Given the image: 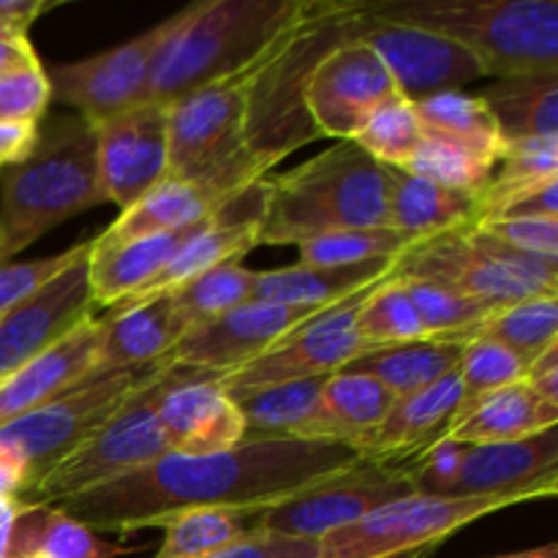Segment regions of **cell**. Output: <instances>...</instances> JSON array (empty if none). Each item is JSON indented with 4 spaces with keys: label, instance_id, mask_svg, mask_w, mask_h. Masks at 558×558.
<instances>
[{
    "label": "cell",
    "instance_id": "cell-46",
    "mask_svg": "<svg viewBox=\"0 0 558 558\" xmlns=\"http://www.w3.org/2000/svg\"><path fill=\"white\" fill-rule=\"evenodd\" d=\"M52 101L47 71L41 60L16 65L0 74V120H31L38 123Z\"/></svg>",
    "mask_w": 558,
    "mask_h": 558
},
{
    "label": "cell",
    "instance_id": "cell-39",
    "mask_svg": "<svg viewBox=\"0 0 558 558\" xmlns=\"http://www.w3.org/2000/svg\"><path fill=\"white\" fill-rule=\"evenodd\" d=\"M256 276L259 272L248 270L240 262H223V265L210 267L202 276L191 278L183 287L172 289V300L180 314L185 316L189 327L210 322L238 305L251 303L256 289Z\"/></svg>",
    "mask_w": 558,
    "mask_h": 558
},
{
    "label": "cell",
    "instance_id": "cell-15",
    "mask_svg": "<svg viewBox=\"0 0 558 558\" xmlns=\"http://www.w3.org/2000/svg\"><path fill=\"white\" fill-rule=\"evenodd\" d=\"M167 123L169 107L153 101L93 123L104 202L125 210L167 178Z\"/></svg>",
    "mask_w": 558,
    "mask_h": 558
},
{
    "label": "cell",
    "instance_id": "cell-20",
    "mask_svg": "<svg viewBox=\"0 0 558 558\" xmlns=\"http://www.w3.org/2000/svg\"><path fill=\"white\" fill-rule=\"evenodd\" d=\"M156 412L174 456H216L245 441V420L238 403L221 392L216 376L202 371H174Z\"/></svg>",
    "mask_w": 558,
    "mask_h": 558
},
{
    "label": "cell",
    "instance_id": "cell-29",
    "mask_svg": "<svg viewBox=\"0 0 558 558\" xmlns=\"http://www.w3.org/2000/svg\"><path fill=\"white\" fill-rule=\"evenodd\" d=\"M505 142L558 140V69L496 76L483 93Z\"/></svg>",
    "mask_w": 558,
    "mask_h": 558
},
{
    "label": "cell",
    "instance_id": "cell-44",
    "mask_svg": "<svg viewBox=\"0 0 558 558\" xmlns=\"http://www.w3.org/2000/svg\"><path fill=\"white\" fill-rule=\"evenodd\" d=\"M357 332L368 347L428 341L412 300L392 276H387L363 303L357 314Z\"/></svg>",
    "mask_w": 558,
    "mask_h": 558
},
{
    "label": "cell",
    "instance_id": "cell-51",
    "mask_svg": "<svg viewBox=\"0 0 558 558\" xmlns=\"http://www.w3.org/2000/svg\"><path fill=\"white\" fill-rule=\"evenodd\" d=\"M41 125L31 120H0V167H16L33 153Z\"/></svg>",
    "mask_w": 558,
    "mask_h": 558
},
{
    "label": "cell",
    "instance_id": "cell-9",
    "mask_svg": "<svg viewBox=\"0 0 558 558\" xmlns=\"http://www.w3.org/2000/svg\"><path fill=\"white\" fill-rule=\"evenodd\" d=\"M537 499H545L539 490L501 496H403L316 539L319 558H428L469 523Z\"/></svg>",
    "mask_w": 558,
    "mask_h": 558
},
{
    "label": "cell",
    "instance_id": "cell-36",
    "mask_svg": "<svg viewBox=\"0 0 558 558\" xmlns=\"http://www.w3.org/2000/svg\"><path fill=\"white\" fill-rule=\"evenodd\" d=\"M325 381L327 376L287 381L238 398L234 403L245 420V439H292L319 407Z\"/></svg>",
    "mask_w": 558,
    "mask_h": 558
},
{
    "label": "cell",
    "instance_id": "cell-3",
    "mask_svg": "<svg viewBox=\"0 0 558 558\" xmlns=\"http://www.w3.org/2000/svg\"><path fill=\"white\" fill-rule=\"evenodd\" d=\"M368 227H390V174L352 140L267 180L259 245H300Z\"/></svg>",
    "mask_w": 558,
    "mask_h": 558
},
{
    "label": "cell",
    "instance_id": "cell-5",
    "mask_svg": "<svg viewBox=\"0 0 558 558\" xmlns=\"http://www.w3.org/2000/svg\"><path fill=\"white\" fill-rule=\"evenodd\" d=\"M365 11L461 44L494 80L558 69L556 0H379Z\"/></svg>",
    "mask_w": 558,
    "mask_h": 558
},
{
    "label": "cell",
    "instance_id": "cell-37",
    "mask_svg": "<svg viewBox=\"0 0 558 558\" xmlns=\"http://www.w3.org/2000/svg\"><path fill=\"white\" fill-rule=\"evenodd\" d=\"M396 281L401 283L407 298L412 300L414 314H417L428 341H450L463 347V343L477 336L485 319L494 314L490 305L463 298V294L436 287V283L407 281V278H396Z\"/></svg>",
    "mask_w": 558,
    "mask_h": 558
},
{
    "label": "cell",
    "instance_id": "cell-52",
    "mask_svg": "<svg viewBox=\"0 0 558 558\" xmlns=\"http://www.w3.org/2000/svg\"><path fill=\"white\" fill-rule=\"evenodd\" d=\"M523 381H526L545 403L558 407V343L548 347L539 357H534L532 363H529L526 379Z\"/></svg>",
    "mask_w": 558,
    "mask_h": 558
},
{
    "label": "cell",
    "instance_id": "cell-27",
    "mask_svg": "<svg viewBox=\"0 0 558 558\" xmlns=\"http://www.w3.org/2000/svg\"><path fill=\"white\" fill-rule=\"evenodd\" d=\"M558 425V407L545 403L526 381L501 387L458 409L447 439L461 445H496L543 434Z\"/></svg>",
    "mask_w": 558,
    "mask_h": 558
},
{
    "label": "cell",
    "instance_id": "cell-31",
    "mask_svg": "<svg viewBox=\"0 0 558 558\" xmlns=\"http://www.w3.org/2000/svg\"><path fill=\"white\" fill-rule=\"evenodd\" d=\"M396 259L363 262V265L347 267H308L292 265L281 270H265L256 276L254 298L256 303L276 305H303V308H327L341 300L352 298L354 292L368 283L379 281L392 270Z\"/></svg>",
    "mask_w": 558,
    "mask_h": 558
},
{
    "label": "cell",
    "instance_id": "cell-25",
    "mask_svg": "<svg viewBox=\"0 0 558 558\" xmlns=\"http://www.w3.org/2000/svg\"><path fill=\"white\" fill-rule=\"evenodd\" d=\"M191 229L120 240V243H101L98 238L90 240L87 287H90L93 308L96 305L114 308V305L134 298L140 289H145L169 265V259L178 254Z\"/></svg>",
    "mask_w": 558,
    "mask_h": 558
},
{
    "label": "cell",
    "instance_id": "cell-56",
    "mask_svg": "<svg viewBox=\"0 0 558 558\" xmlns=\"http://www.w3.org/2000/svg\"><path fill=\"white\" fill-rule=\"evenodd\" d=\"M494 558H558V545H543V548L521 550V554H507V556H494Z\"/></svg>",
    "mask_w": 558,
    "mask_h": 558
},
{
    "label": "cell",
    "instance_id": "cell-41",
    "mask_svg": "<svg viewBox=\"0 0 558 558\" xmlns=\"http://www.w3.org/2000/svg\"><path fill=\"white\" fill-rule=\"evenodd\" d=\"M412 240L392 227L341 229L300 243L298 265L308 267H347L376 259H396Z\"/></svg>",
    "mask_w": 558,
    "mask_h": 558
},
{
    "label": "cell",
    "instance_id": "cell-1",
    "mask_svg": "<svg viewBox=\"0 0 558 558\" xmlns=\"http://www.w3.org/2000/svg\"><path fill=\"white\" fill-rule=\"evenodd\" d=\"M357 461L352 447L336 441L245 439L216 456L167 452L147 466L69 496L54 507L93 532L131 534L158 529L178 512L199 507L259 512Z\"/></svg>",
    "mask_w": 558,
    "mask_h": 558
},
{
    "label": "cell",
    "instance_id": "cell-6",
    "mask_svg": "<svg viewBox=\"0 0 558 558\" xmlns=\"http://www.w3.org/2000/svg\"><path fill=\"white\" fill-rule=\"evenodd\" d=\"M300 0H202L158 54L142 101L178 98L238 76L292 20Z\"/></svg>",
    "mask_w": 558,
    "mask_h": 558
},
{
    "label": "cell",
    "instance_id": "cell-50",
    "mask_svg": "<svg viewBox=\"0 0 558 558\" xmlns=\"http://www.w3.org/2000/svg\"><path fill=\"white\" fill-rule=\"evenodd\" d=\"M490 218H558V178H548L507 196L483 221Z\"/></svg>",
    "mask_w": 558,
    "mask_h": 558
},
{
    "label": "cell",
    "instance_id": "cell-40",
    "mask_svg": "<svg viewBox=\"0 0 558 558\" xmlns=\"http://www.w3.org/2000/svg\"><path fill=\"white\" fill-rule=\"evenodd\" d=\"M403 169L420 174V178L434 180V183L445 185V189L480 196L488 189L490 178H494L496 161L480 156V153L466 150V147L456 145V142L441 140V136L423 134V142H420V147Z\"/></svg>",
    "mask_w": 558,
    "mask_h": 558
},
{
    "label": "cell",
    "instance_id": "cell-16",
    "mask_svg": "<svg viewBox=\"0 0 558 558\" xmlns=\"http://www.w3.org/2000/svg\"><path fill=\"white\" fill-rule=\"evenodd\" d=\"M330 308V305H327ZM325 308H303V305L251 303L238 305L210 322L191 327L178 347L167 354L169 365L202 371L207 376H221L243 368L245 363L265 354L272 343L314 319Z\"/></svg>",
    "mask_w": 558,
    "mask_h": 558
},
{
    "label": "cell",
    "instance_id": "cell-19",
    "mask_svg": "<svg viewBox=\"0 0 558 558\" xmlns=\"http://www.w3.org/2000/svg\"><path fill=\"white\" fill-rule=\"evenodd\" d=\"M87 256H90V240L82 243L80 254L58 276L49 278L31 298L0 316V381L54 347L76 325L90 319L93 300L87 287Z\"/></svg>",
    "mask_w": 558,
    "mask_h": 558
},
{
    "label": "cell",
    "instance_id": "cell-17",
    "mask_svg": "<svg viewBox=\"0 0 558 558\" xmlns=\"http://www.w3.org/2000/svg\"><path fill=\"white\" fill-rule=\"evenodd\" d=\"M401 96L390 71L365 41H347L327 52L311 74L305 109L319 136L349 142L374 109Z\"/></svg>",
    "mask_w": 558,
    "mask_h": 558
},
{
    "label": "cell",
    "instance_id": "cell-10",
    "mask_svg": "<svg viewBox=\"0 0 558 558\" xmlns=\"http://www.w3.org/2000/svg\"><path fill=\"white\" fill-rule=\"evenodd\" d=\"M174 371L178 365H169L167 360L153 365L150 376L123 403V409L85 445L63 458L22 501L58 505L69 496L112 483V480L167 456L169 445L161 423H158L156 407L161 392L172 381Z\"/></svg>",
    "mask_w": 558,
    "mask_h": 558
},
{
    "label": "cell",
    "instance_id": "cell-13",
    "mask_svg": "<svg viewBox=\"0 0 558 558\" xmlns=\"http://www.w3.org/2000/svg\"><path fill=\"white\" fill-rule=\"evenodd\" d=\"M191 9L194 3L107 52L76 60V63L52 65L47 71L52 98L65 107H74L76 114L90 123L142 104L158 54L178 33V27L189 20Z\"/></svg>",
    "mask_w": 558,
    "mask_h": 558
},
{
    "label": "cell",
    "instance_id": "cell-57",
    "mask_svg": "<svg viewBox=\"0 0 558 558\" xmlns=\"http://www.w3.org/2000/svg\"><path fill=\"white\" fill-rule=\"evenodd\" d=\"M0 38H14V36H9V33H3V31H0ZM20 38H25V36H20Z\"/></svg>",
    "mask_w": 558,
    "mask_h": 558
},
{
    "label": "cell",
    "instance_id": "cell-26",
    "mask_svg": "<svg viewBox=\"0 0 558 558\" xmlns=\"http://www.w3.org/2000/svg\"><path fill=\"white\" fill-rule=\"evenodd\" d=\"M396 398V392L371 376L338 371L327 376L319 407L314 409L308 423L294 430L292 439L336 441V445L354 447V441L363 439L385 420Z\"/></svg>",
    "mask_w": 558,
    "mask_h": 558
},
{
    "label": "cell",
    "instance_id": "cell-35",
    "mask_svg": "<svg viewBox=\"0 0 558 558\" xmlns=\"http://www.w3.org/2000/svg\"><path fill=\"white\" fill-rule=\"evenodd\" d=\"M254 515L240 507H199L163 523L161 548L153 558H210L254 532Z\"/></svg>",
    "mask_w": 558,
    "mask_h": 558
},
{
    "label": "cell",
    "instance_id": "cell-53",
    "mask_svg": "<svg viewBox=\"0 0 558 558\" xmlns=\"http://www.w3.org/2000/svg\"><path fill=\"white\" fill-rule=\"evenodd\" d=\"M52 5L47 0H0V31L14 38L27 36L33 22Z\"/></svg>",
    "mask_w": 558,
    "mask_h": 558
},
{
    "label": "cell",
    "instance_id": "cell-11",
    "mask_svg": "<svg viewBox=\"0 0 558 558\" xmlns=\"http://www.w3.org/2000/svg\"><path fill=\"white\" fill-rule=\"evenodd\" d=\"M385 278L368 283L365 289L354 292L352 298L330 305L322 314H316L314 319L294 327L289 336L272 343L265 354L245 363L243 368L218 376L216 385L232 401H238V398L248 396V392L265 390V387L316 379V376H332L343 371L352 360H357L360 354L371 349L357 332V314L365 300H368V294Z\"/></svg>",
    "mask_w": 558,
    "mask_h": 558
},
{
    "label": "cell",
    "instance_id": "cell-42",
    "mask_svg": "<svg viewBox=\"0 0 558 558\" xmlns=\"http://www.w3.org/2000/svg\"><path fill=\"white\" fill-rule=\"evenodd\" d=\"M499 161L501 169L494 172L488 189L477 196V221L488 218L507 196L558 178V140L510 142Z\"/></svg>",
    "mask_w": 558,
    "mask_h": 558
},
{
    "label": "cell",
    "instance_id": "cell-45",
    "mask_svg": "<svg viewBox=\"0 0 558 558\" xmlns=\"http://www.w3.org/2000/svg\"><path fill=\"white\" fill-rule=\"evenodd\" d=\"M529 363L518 357L512 349L501 347V343L490 341V338H472L463 343L461 363H458V376H461V407L466 409L477 398L488 396V392L501 390V387L518 385L526 379Z\"/></svg>",
    "mask_w": 558,
    "mask_h": 558
},
{
    "label": "cell",
    "instance_id": "cell-55",
    "mask_svg": "<svg viewBox=\"0 0 558 558\" xmlns=\"http://www.w3.org/2000/svg\"><path fill=\"white\" fill-rule=\"evenodd\" d=\"M16 507H20V499H14V496H0V558H5V545H9V532L11 523H14Z\"/></svg>",
    "mask_w": 558,
    "mask_h": 558
},
{
    "label": "cell",
    "instance_id": "cell-18",
    "mask_svg": "<svg viewBox=\"0 0 558 558\" xmlns=\"http://www.w3.org/2000/svg\"><path fill=\"white\" fill-rule=\"evenodd\" d=\"M357 41H365L379 54L398 93L412 104L488 76L480 60L461 44L423 27L374 20L368 11L360 22Z\"/></svg>",
    "mask_w": 558,
    "mask_h": 558
},
{
    "label": "cell",
    "instance_id": "cell-7",
    "mask_svg": "<svg viewBox=\"0 0 558 558\" xmlns=\"http://www.w3.org/2000/svg\"><path fill=\"white\" fill-rule=\"evenodd\" d=\"M245 71L169 104L167 178L221 196L265 178L245 142Z\"/></svg>",
    "mask_w": 558,
    "mask_h": 558
},
{
    "label": "cell",
    "instance_id": "cell-12",
    "mask_svg": "<svg viewBox=\"0 0 558 558\" xmlns=\"http://www.w3.org/2000/svg\"><path fill=\"white\" fill-rule=\"evenodd\" d=\"M412 494L409 466L357 461L311 485L303 494L259 510L254 515V529L287 534V537L322 539L325 534L349 526L379 507Z\"/></svg>",
    "mask_w": 558,
    "mask_h": 558
},
{
    "label": "cell",
    "instance_id": "cell-47",
    "mask_svg": "<svg viewBox=\"0 0 558 558\" xmlns=\"http://www.w3.org/2000/svg\"><path fill=\"white\" fill-rule=\"evenodd\" d=\"M474 227L510 248L543 259H558V218H490L477 221Z\"/></svg>",
    "mask_w": 558,
    "mask_h": 558
},
{
    "label": "cell",
    "instance_id": "cell-30",
    "mask_svg": "<svg viewBox=\"0 0 558 558\" xmlns=\"http://www.w3.org/2000/svg\"><path fill=\"white\" fill-rule=\"evenodd\" d=\"M123 545L107 543L93 529L54 505L20 501L5 558H118Z\"/></svg>",
    "mask_w": 558,
    "mask_h": 558
},
{
    "label": "cell",
    "instance_id": "cell-14",
    "mask_svg": "<svg viewBox=\"0 0 558 558\" xmlns=\"http://www.w3.org/2000/svg\"><path fill=\"white\" fill-rule=\"evenodd\" d=\"M392 278L425 281L445 287L450 292L472 298L490 305L494 311L539 294H556L539 287L532 278L521 276L512 267L501 265L483 245L474 240L472 227L450 229V232L430 234L412 240L392 262Z\"/></svg>",
    "mask_w": 558,
    "mask_h": 558
},
{
    "label": "cell",
    "instance_id": "cell-49",
    "mask_svg": "<svg viewBox=\"0 0 558 558\" xmlns=\"http://www.w3.org/2000/svg\"><path fill=\"white\" fill-rule=\"evenodd\" d=\"M210 558H319V543L254 529L245 539Z\"/></svg>",
    "mask_w": 558,
    "mask_h": 558
},
{
    "label": "cell",
    "instance_id": "cell-23",
    "mask_svg": "<svg viewBox=\"0 0 558 558\" xmlns=\"http://www.w3.org/2000/svg\"><path fill=\"white\" fill-rule=\"evenodd\" d=\"M98 341H101V319L90 316L54 347L0 381V425L44 407L85 379L96 368Z\"/></svg>",
    "mask_w": 558,
    "mask_h": 558
},
{
    "label": "cell",
    "instance_id": "cell-38",
    "mask_svg": "<svg viewBox=\"0 0 558 558\" xmlns=\"http://www.w3.org/2000/svg\"><path fill=\"white\" fill-rule=\"evenodd\" d=\"M477 336L490 338V341L512 349L526 363H532L545 349L558 343V298L556 294H539V298H526L505 305L485 319Z\"/></svg>",
    "mask_w": 558,
    "mask_h": 558
},
{
    "label": "cell",
    "instance_id": "cell-2",
    "mask_svg": "<svg viewBox=\"0 0 558 558\" xmlns=\"http://www.w3.org/2000/svg\"><path fill=\"white\" fill-rule=\"evenodd\" d=\"M365 3L300 0L292 20L245 71V142L262 174L319 140L305 109L311 74L327 52L354 41Z\"/></svg>",
    "mask_w": 558,
    "mask_h": 558
},
{
    "label": "cell",
    "instance_id": "cell-22",
    "mask_svg": "<svg viewBox=\"0 0 558 558\" xmlns=\"http://www.w3.org/2000/svg\"><path fill=\"white\" fill-rule=\"evenodd\" d=\"M539 490L558 494V428L496 445H466L447 496H501Z\"/></svg>",
    "mask_w": 558,
    "mask_h": 558
},
{
    "label": "cell",
    "instance_id": "cell-34",
    "mask_svg": "<svg viewBox=\"0 0 558 558\" xmlns=\"http://www.w3.org/2000/svg\"><path fill=\"white\" fill-rule=\"evenodd\" d=\"M412 107L417 112L420 125H423V134H434L441 136V140L456 142V145L466 147V150L494 158L496 163L505 156V136H501L496 118L480 96L447 90L439 93V96L414 101Z\"/></svg>",
    "mask_w": 558,
    "mask_h": 558
},
{
    "label": "cell",
    "instance_id": "cell-33",
    "mask_svg": "<svg viewBox=\"0 0 558 558\" xmlns=\"http://www.w3.org/2000/svg\"><path fill=\"white\" fill-rule=\"evenodd\" d=\"M461 343L450 341L387 343V347H371L343 371L371 376L396 396H412L452 374L461 363Z\"/></svg>",
    "mask_w": 558,
    "mask_h": 558
},
{
    "label": "cell",
    "instance_id": "cell-32",
    "mask_svg": "<svg viewBox=\"0 0 558 558\" xmlns=\"http://www.w3.org/2000/svg\"><path fill=\"white\" fill-rule=\"evenodd\" d=\"M390 174V227L409 240L430 238L477 223V196L445 189L428 178L387 167Z\"/></svg>",
    "mask_w": 558,
    "mask_h": 558
},
{
    "label": "cell",
    "instance_id": "cell-21",
    "mask_svg": "<svg viewBox=\"0 0 558 558\" xmlns=\"http://www.w3.org/2000/svg\"><path fill=\"white\" fill-rule=\"evenodd\" d=\"M461 376L458 368L425 390L398 396L390 412L352 450L360 461L385 463V466H412L436 441L450 430L452 417L461 407Z\"/></svg>",
    "mask_w": 558,
    "mask_h": 558
},
{
    "label": "cell",
    "instance_id": "cell-24",
    "mask_svg": "<svg viewBox=\"0 0 558 558\" xmlns=\"http://www.w3.org/2000/svg\"><path fill=\"white\" fill-rule=\"evenodd\" d=\"M189 330V322L178 311L172 294L112 308L101 319V341L93 371L147 368L161 363Z\"/></svg>",
    "mask_w": 558,
    "mask_h": 558
},
{
    "label": "cell",
    "instance_id": "cell-43",
    "mask_svg": "<svg viewBox=\"0 0 558 558\" xmlns=\"http://www.w3.org/2000/svg\"><path fill=\"white\" fill-rule=\"evenodd\" d=\"M352 142L363 147L374 161L403 169L423 142V125L412 101L396 96L371 112Z\"/></svg>",
    "mask_w": 558,
    "mask_h": 558
},
{
    "label": "cell",
    "instance_id": "cell-54",
    "mask_svg": "<svg viewBox=\"0 0 558 558\" xmlns=\"http://www.w3.org/2000/svg\"><path fill=\"white\" fill-rule=\"evenodd\" d=\"M38 54L33 49L31 38H0V74L16 65L36 63Z\"/></svg>",
    "mask_w": 558,
    "mask_h": 558
},
{
    "label": "cell",
    "instance_id": "cell-28",
    "mask_svg": "<svg viewBox=\"0 0 558 558\" xmlns=\"http://www.w3.org/2000/svg\"><path fill=\"white\" fill-rule=\"evenodd\" d=\"M227 199L229 196H221L218 191L205 189V185L163 178L142 199L120 210V216L98 234V240L101 243H120V240L191 229L205 221V218H210Z\"/></svg>",
    "mask_w": 558,
    "mask_h": 558
},
{
    "label": "cell",
    "instance_id": "cell-8",
    "mask_svg": "<svg viewBox=\"0 0 558 558\" xmlns=\"http://www.w3.org/2000/svg\"><path fill=\"white\" fill-rule=\"evenodd\" d=\"M156 365V363H153ZM147 368L90 371L63 396L0 425V458L22 472L20 501L96 430H101L123 403L150 376Z\"/></svg>",
    "mask_w": 558,
    "mask_h": 558
},
{
    "label": "cell",
    "instance_id": "cell-4",
    "mask_svg": "<svg viewBox=\"0 0 558 558\" xmlns=\"http://www.w3.org/2000/svg\"><path fill=\"white\" fill-rule=\"evenodd\" d=\"M104 205L96 134L82 114H60L38 129L31 156L0 185V265L69 218Z\"/></svg>",
    "mask_w": 558,
    "mask_h": 558
},
{
    "label": "cell",
    "instance_id": "cell-48",
    "mask_svg": "<svg viewBox=\"0 0 558 558\" xmlns=\"http://www.w3.org/2000/svg\"><path fill=\"white\" fill-rule=\"evenodd\" d=\"M80 248L82 243L58 256H44V259L31 262H3V265H0V316L9 308H14L16 303H22L25 298H31L36 289H41L44 283L49 281V278L58 276V272L80 254Z\"/></svg>",
    "mask_w": 558,
    "mask_h": 558
}]
</instances>
